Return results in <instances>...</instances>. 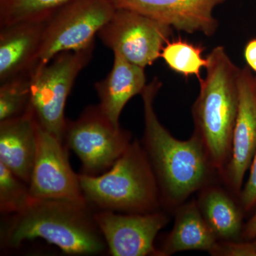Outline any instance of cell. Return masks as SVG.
<instances>
[{
  "label": "cell",
  "instance_id": "cell-1",
  "mask_svg": "<svg viewBox=\"0 0 256 256\" xmlns=\"http://www.w3.org/2000/svg\"><path fill=\"white\" fill-rule=\"evenodd\" d=\"M162 85L154 77L141 94L144 108L143 148L156 174L162 203L180 206L207 184L216 170L195 133L190 139L180 140L160 122L154 102Z\"/></svg>",
  "mask_w": 256,
  "mask_h": 256
},
{
  "label": "cell",
  "instance_id": "cell-2",
  "mask_svg": "<svg viewBox=\"0 0 256 256\" xmlns=\"http://www.w3.org/2000/svg\"><path fill=\"white\" fill-rule=\"evenodd\" d=\"M88 204L86 201L32 198L3 226L2 244L14 248L25 240L42 238L66 254H100L107 244Z\"/></svg>",
  "mask_w": 256,
  "mask_h": 256
},
{
  "label": "cell",
  "instance_id": "cell-3",
  "mask_svg": "<svg viewBox=\"0 0 256 256\" xmlns=\"http://www.w3.org/2000/svg\"><path fill=\"white\" fill-rule=\"evenodd\" d=\"M205 78L192 106L194 132L201 140L213 168L224 174L232 152V140L238 108L240 68L224 46L207 55Z\"/></svg>",
  "mask_w": 256,
  "mask_h": 256
},
{
  "label": "cell",
  "instance_id": "cell-4",
  "mask_svg": "<svg viewBox=\"0 0 256 256\" xmlns=\"http://www.w3.org/2000/svg\"><path fill=\"white\" fill-rule=\"evenodd\" d=\"M88 203L100 210L146 214L156 212L161 194L143 146L131 142L110 169L99 175L78 174Z\"/></svg>",
  "mask_w": 256,
  "mask_h": 256
},
{
  "label": "cell",
  "instance_id": "cell-5",
  "mask_svg": "<svg viewBox=\"0 0 256 256\" xmlns=\"http://www.w3.org/2000/svg\"><path fill=\"white\" fill-rule=\"evenodd\" d=\"M95 43L75 52L56 55L32 72L30 108L37 124L64 142L66 104L76 79L94 55Z\"/></svg>",
  "mask_w": 256,
  "mask_h": 256
},
{
  "label": "cell",
  "instance_id": "cell-6",
  "mask_svg": "<svg viewBox=\"0 0 256 256\" xmlns=\"http://www.w3.org/2000/svg\"><path fill=\"white\" fill-rule=\"evenodd\" d=\"M111 0H72L46 22L36 68L46 65L56 55L87 48L114 15Z\"/></svg>",
  "mask_w": 256,
  "mask_h": 256
},
{
  "label": "cell",
  "instance_id": "cell-7",
  "mask_svg": "<svg viewBox=\"0 0 256 256\" xmlns=\"http://www.w3.org/2000/svg\"><path fill=\"white\" fill-rule=\"evenodd\" d=\"M131 138L129 131L112 124L97 105L88 106L75 120H66L64 140L82 162V174L96 176L112 168Z\"/></svg>",
  "mask_w": 256,
  "mask_h": 256
},
{
  "label": "cell",
  "instance_id": "cell-8",
  "mask_svg": "<svg viewBox=\"0 0 256 256\" xmlns=\"http://www.w3.org/2000/svg\"><path fill=\"white\" fill-rule=\"evenodd\" d=\"M173 28L156 20L126 9H116L98 34L105 46L133 64L146 69L161 58Z\"/></svg>",
  "mask_w": 256,
  "mask_h": 256
},
{
  "label": "cell",
  "instance_id": "cell-9",
  "mask_svg": "<svg viewBox=\"0 0 256 256\" xmlns=\"http://www.w3.org/2000/svg\"><path fill=\"white\" fill-rule=\"evenodd\" d=\"M36 134V158L28 184L32 198L86 201L63 142L38 124Z\"/></svg>",
  "mask_w": 256,
  "mask_h": 256
},
{
  "label": "cell",
  "instance_id": "cell-10",
  "mask_svg": "<svg viewBox=\"0 0 256 256\" xmlns=\"http://www.w3.org/2000/svg\"><path fill=\"white\" fill-rule=\"evenodd\" d=\"M94 216L111 255L160 256L154 240L168 223V216L162 212L119 214L100 210Z\"/></svg>",
  "mask_w": 256,
  "mask_h": 256
},
{
  "label": "cell",
  "instance_id": "cell-11",
  "mask_svg": "<svg viewBox=\"0 0 256 256\" xmlns=\"http://www.w3.org/2000/svg\"><path fill=\"white\" fill-rule=\"evenodd\" d=\"M116 9L136 12L178 32L212 36L220 24L214 10L226 0H111Z\"/></svg>",
  "mask_w": 256,
  "mask_h": 256
},
{
  "label": "cell",
  "instance_id": "cell-12",
  "mask_svg": "<svg viewBox=\"0 0 256 256\" xmlns=\"http://www.w3.org/2000/svg\"><path fill=\"white\" fill-rule=\"evenodd\" d=\"M256 152V88L255 76L248 66L240 68L238 108L232 140V152L224 170L226 180L240 194L244 176Z\"/></svg>",
  "mask_w": 256,
  "mask_h": 256
},
{
  "label": "cell",
  "instance_id": "cell-13",
  "mask_svg": "<svg viewBox=\"0 0 256 256\" xmlns=\"http://www.w3.org/2000/svg\"><path fill=\"white\" fill-rule=\"evenodd\" d=\"M46 22H22L0 28V84L35 70Z\"/></svg>",
  "mask_w": 256,
  "mask_h": 256
},
{
  "label": "cell",
  "instance_id": "cell-14",
  "mask_svg": "<svg viewBox=\"0 0 256 256\" xmlns=\"http://www.w3.org/2000/svg\"><path fill=\"white\" fill-rule=\"evenodd\" d=\"M36 130L30 108L20 117L0 122V163L28 185L36 158Z\"/></svg>",
  "mask_w": 256,
  "mask_h": 256
},
{
  "label": "cell",
  "instance_id": "cell-15",
  "mask_svg": "<svg viewBox=\"0 0 256 256\" xmlns=\"http://www.w3.org/2000/svg\"><path fill=\"white\" fill-rule=\"evenodd\" d=\"M114 64L107 76L95 84L99 108L116 126L128 101L142 94L146 86L144 68L114 53Z\"/></svg>",
  "mask_w": 256,
  "mask_h": 256
},
{
  "label": "cell",
  "instance_id": "cell-16",
  "mask_svg": "<svg viewBox=\"0 0 256 256\" xmlns=\"http://www.w3.org/2000/svg\"><path fill=\"white\" fill-rule=\"evenodd\" d=\"M178 208L174 226L159 250L160 256L194 250L210 254L218 239L204 218L197 202L182 204Z\"/></svg>",
  "mask_w": 256,
  "mask_h": 256
},
{
  "label": "cell",
  "instance_id": "cell-17",
  "mask_svg": "<svg viewBox=\"0 0 256 256\" xmlns=\"http://www.w3.org/2000/svg\"><path fill=\"white\" fill-rule=\"evenodd\" d=\"M204 218L218 240H236L242 234V214L234 200L213 186L204 190L198 202Z\"/></svg>",
  "mask_w": 256,
  "mask_h": 256
},
{
  "label": "cell",
  "instance_id": "cell-18",
  "mask_svg": "<svg viewBox=\"0 0 256 256\" xmlns=\"http://www.w3.org/2000/svg\"><path fill=\"white\" fill-rule=\"evenodd\" d=\"M204 50L202 45L194 44L178 37L166 42L161 58L170 70L185 78L196 77L200 82L202 69L208 65V58L203 56Z\"/></svg>",
  "mask_w": 256,
  "mask_h": 256
},
{
  "label": "cell",
  "instance_id": "cell-19",
  "mask_svg": "<svg viewBox=\"0 0 256 256\" xmlns=\"http://www.w3.org/2000/svg\"><path fill=\"white\" fill-rule=\"evenodd\" d=\"M72 0H0V28L22 22H46Z\"/></svg>",
  "mask_w": 256,
  "mask_h": 256
},
{
  "label": "cell",
  "instance_id": "cell-20",
  "mask_svg": "<svg viewBox=\"0 0 256 256\" xmlns=\"http://www.w3.org/2000/svg\"><path fill=\"white\" fill-rule=\"evenodd\" d=\"M32 73L22 74L0 86V122L24 114L30 108Z\"/></svg>",
  "mask_w": 256,
  "mask_h": 256
},
{
  "label": "cell",
  "instance_id": "cell-21",
  "mask_svg": "<svg viewBox=\"0 0 256 256\" xmlns=\"http://www.w3.org/2000/svg\"><path fill=\"white\" fill-rule=\"evenodd\" d=\"M0 163V210L15 214L24 210L32 201L30 186Z\"/></svg>",
  "mask_w": 256,
  "mask_h": 256
},
{
  "label": "cell",
  "instance_id": "cell-22",
  "mask_svg": "<svg viewBox=\"0 0 256 256\" xmlns=\"http://www.w3.org/2000/svg\"><path fill=\"white\" fill-rule=\"evenodd\" d=\"M210 254L214 256H256V249L252 242L222 240L217 242Z\"/></svg>",
  "mask_w": 256,
  "mask_h": 256
},
{
  "label": "cell",
  "instance_id": "cell-23",
  "mask_svg": "<svg viewBox=\"0 0 256 256\" xmlns=\"http://www.w3.org/2000/svg\"><path fill=\"white\" fill-rule=\"evenodd\" d=\"M240 203L246 212L252 210L256 204V152L250 166L246 183L240 193Z\"/></svg>",
  "mask_w": 256,
  "mask_h": 256
},
{
  "label": "cell",
  "instance_id": "cell-24",
  "mask_svg": "<svg viewBox=\"0 0 256 256\" xmlns=\"http://www.w3.org/2000/svg\"><path fill=\"white\" fill-rule=\"evenodd\" d=\"M244 58L248 66L256 73V38L248 42L244 48Z\"/></svg>",
  "mask_w": 256,
  "mask_h": 256
},
{
  "label": "cell",
  "instance_id": "cell-25",
  "mask_svg": "<svg viewBox=\"0 0 256 256\" xmlns=\"http://www.w3.org/2000/svg\"><path fill=\"white\" fill-rule=\"evenodd\" d=\"M242 238L254 240L256 238V210L250 220L248 222L242 232Z\"/></svg>",
  "mask_w": 256,
  "mask_h": 256
},
{
  "label": "cell",
  "instance_id": "cell-26",
  "mask_svg": "<svg viewBox=\"0 0 256 256\" xmlns=\"http://www.w3.org/2000/svg\"><path fill=\"white\" fill-rule=\"evenodd\" d=\"M252 242H254V246H255L256 249V238L255 239H254V240H252Z\"/></svg>",
  "mask_w": 256,
  "mask_h": 256
},
{
  "label": "cell",
  "instance_id": "cell-27",
  "mask_svg": "<svg viewBox=\"0 0 256 256\" xmlns=\"http://www.w3.org/2000/svg\"><path fill=\"white\" fill-rule=\"evenodd\" d=\"M255 86H256V76H255Z\"/></svg>",
  "mask_w": 256,
  "mask_h": 256
}]
</instances>
